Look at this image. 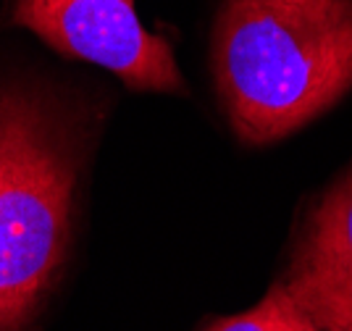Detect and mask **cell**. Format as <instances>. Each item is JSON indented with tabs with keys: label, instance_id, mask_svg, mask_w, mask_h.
<instances>
[{
	"label": "cell",
	"instance_id": "obj_1",
	"mask_svg": "<svg viewBox=\"0 0 352 331\" xmlns=\"http://www.w3.org/2000/svg\"><path fill=\"white\" fill-rule=\"evenodd\" d=\"M210 63L236 137L284 140L352 89V0H223Z\"/></svg>",
	"mask_w": 352,
	"mask_h": 331
},
{
	"label": "cell",
	"instance_id": "obj_2",
	"mask_svg": "<svg viewBox=\"0 0 352 331\" xmlns=\"http://www.w3.org/2000/svg\"><path fill=\"white\" fill-rule=\"evenodd\" d=\"M72 145L37 100L0 92V331H19L69 250Z\"/></svg>",
	"mask_w": 352,
	"mask_h": 331
},
{
	"label": "cell",
	"instance_id": "obj_3",
	"mask_svg": "<svg viewBox=\"0 0 352 331\" xmlns=\"http://www.w3.org/2000/svg\"><path fill=\"white\" fill-rule=\"evenodd\" d=\"M11 24L60 56L116 74L134 92H187L168 40L142 27L134 0H14Z\"/></svg>",
	"mask_w": 352,
	"mask_h": 331
},
{
	"label": "cell",
	"instance_id": "obj_4",
	"mask_svg": "<svg viewBox=\"0 0 352 331\" xmlns=\"http://www.w3.org/2000/svg\"><path fill=\"white\" fill-rule=\"evenodd\" d=\"M281 281L321 331H352V166L308 211Z\"/></svg>",
	"mask_w": 352,
	"mask_h": 331
},
{
	"label": "cell",
	"instance_id": "obj_5",
	"mask_svg": "<svg viewBox=\"0 0 352 331\" xmlns=\"http://www.w3.org/2000/svg\"><path fill=\"white\" fill-rule=\"evenodd\" d=\"M203 331H321L313 318L294 303L284 281H276L265 297L248 313L229 316L208 323Z\"/></svg>",
	"mask_w": 352,
	"mask_h": 331
}]
</instances>
